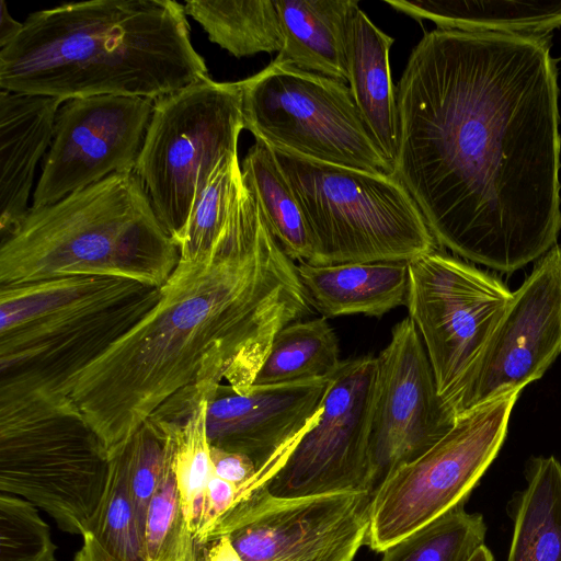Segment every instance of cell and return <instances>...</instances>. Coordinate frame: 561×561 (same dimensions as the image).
Segmentation results:
<instances>
[{"instance_id": "cell-1", "label": "cell", "mask_w": 561, "mask_h": 561, "mask_svg": "<svg viewBox=\"0 0 561 561\" xmlns=\"http://www.w3.org/2000/svg\"><path fill=\"white\" fill-rule=\"evenodd\" d=\"M557 79L543 36L436 28L414 46L393 174L437 244L504 273L557 244Z\"/></svg>"}, {"instance_id": "cell-2", "label": "cell", "mask_w": 561, "mask_h": 561, "mask_svg": "<svg viewBox=\"0 0 561 561\" xmlns=\"http://www.w3.org/2000/svg\"><path fill=\"white\" fill-rule=\"evenodd\" d=\"M310 313L297 264L243 183L208 261L173 273L156 306L61 389L108 458L175 396L243 392L276 334Z\"/></svg>"}, {"instance_id": "cell-3", "label": "cell", "mask_w": 561, "mask_h": 561, "mask_svg": "<svg viewBox=\"0 0 561 561\" xmlns=\"http://www.w3.org/2000/svg\"><path fill=\"white\" fill-rule=\"evenodd\" d=\"M207 76L184 5L172 0H93L36 11L0 48L1 90L61 102L156 101Z\"/></svg>"}, {"instance_id": "cell-4", "label": "cell", "mask_w": 561, "mask_h": 561, "mask_svg": "<svg viewBox=\"0 0 561 561\" xmlns=\"http://www.w3.org/2000/svg\"><path fill=\"white\" fill-rule=\"evenodd\" d=\"M179 261V247L145 185L135 171H127L54 204L30 207L1 239L0 286L95 275L162 288Z\"/></svg>"}, {"instance_id": "cell-5", "label": "cell", "mask_w": 561, "mask_h": 561, "mask_svg": "<svg viewBox=\"0 0 561 561\" xmlns=\"http://www.w3.org/2000/svg\"><path fill=\"white\" fill-rule=\"evenodd\" d=\"M160 297L161 288L112 276L0 286V390L61 392Z\"/></svg>"}, {"instance_id": "cell-6", "label": "cell", "mask_w": 561, "mask_h": 561, "mask_svg": "<svg viewBox=\"0 0 561 561\" xmlns=\"http://www.w3.org/2000/svg\"><path fill=\"white\" fill-rule=\"evenodd\" d=\"M108 455L61 392L0 390V491L82 535L106 488Z\"/></svg>"}, {"instance_id": "cell-7", "label": "cell", "mask_w": 561, "mask_h": 561, "mask_svg": "<svg viewBox=\"0 0 561 561\" xmlns=\"http://www.w3.org/2000/svg\"><path fill=\"white\" fill-rule=\"evenodd\" d=\"M308 226L312 265L411 262L437 250L402 182L274 149Z\"/></svg>"}, {"instance_id": "cell-8", "label": "cell", "mask_w": 561, "mask_h": 561, "mask_svg": "<svg viewBox=\"0 0 561 561\" xmlns=\"http://www.w3.org/2000/svg\"><path fill=\"white\" fill-rule=\"evenodd\" d=\"M244 129L238 82L208 76L154 101L135 172L175 242L219 164Z\"/></svg>"}, {"instance_id": "cell-9", "label": "cell", "mask_w": 561, "mask_h": 561, "mask_svg": "<svg viewBox=\"0 0 561 561\" xmlns=\"http://www.w3.org/2000/svg\"><path fill=\"white\" fill-rule=\"evenodd\" d=\"M244 128L271 148L393 174L346 83L274 59L240 81Z\"/></svg>"}, {"instance_id": "cell-10", "label": "cell", "mask_w": 561, "mask_h": 561, "mask_svg": "<svg viewBox=\"0 0 561 561\" xmlns=\"http://www.w3.org/2000/svg\"><path fill=\"white\" fill-rule=\"evenodd\" d=\"M518 394L496 398L457 416L437 444L375 490L366 539L370 549L382 552L466 504L505 440Z\"/></svg>"}, {"instance_id": "cell-11", "label": "cell", "mask_w": 561, "mask_h": 561, "mask_svg": "<svg viewBox=\"0 0 561 561\" xmlns=\"http://www.w3.org/2000/svg\"><path fill=\"white\" fill-rule=\"evenodd\" d=\"M512 299L501 279L437 250L409 262L408 317L449 408Z\"/></svg>"}, {"instance_id": "cell-12", "label": "cell", "mask_w": 561, "mask_h": 561, "mask_svg": "<svg viewBox=\"0 0 561 561\" xmlns=\"http://www.w3.org/2000/svg\"><path fill=\"white\" fill-rule=\"evenodd\" d=\"M371 501L366 491L280 499L249 483L207 538L228 535L242 561H353Z\"/></svg>"}, {"instance_id": "cell-13", "label": "cell", "mask_w": 561, "mask_h": 561, "mask_svg": "<svg viewBox=\"0 0 561 561\" xmlns=\"http://www.w3.org/2000/svg\"><path fill=\"white\" fill-rule=\"evenodd\" d=\"M377 387V358L342 360L331 377L319 421L264 483L270 494L297 499L348 491L374 493L369 436Z\"/></svg>"}, {"instance_id": "cell-14", "label": "cell", "mask_w": 561, "mask_h": 561, "mask_svg": "<svg viewBox=\"0 0 561 561\" xmlns=\"http://www.w3.org/2000/svg\"><path fill=\"white\" fill-rule=\"evenodd\" d=\"M561 353V245L536 261L450 403L456 416L519 393Z\"/></svg>"}, {"instance_id": "cell-15", "label": "cell", "mask_w": 561, "mask_h": 561, "mask_svg": "<svg viewBox=\"0 0 561 561\" xmlns=\"http://www.w3.org/2000/svg\"><path fill=\"white\" fill-rule=\"evenodd\" d=\"M376 358L369 436L374 492L391 473L437 444L457 419L437 392L424 345L409 317L392 328L389 343Z\"/></svg>"}, {"instance_id": "cell-16", "label": "cell", "mask_w": 561, "mask_h": 561, "mask_svg": "<svg viewBox=\"0 0 561 561\" xmlns=\"http://www.w3.org/2000/svg\"><path fill=\"white\" fill-rule=\"evenodd\" d=\"M154 100L96 95L66 101L33 193L32 208L54 204L111 174L135 171Z\"/></svg>"}, {"instance_id": "cell-17", "label": "cell", "mask_w": 561, "mask_h": 561, "mask_svg": "<svg viewBox=\"0 0 561 561\" xmlns=\"http://www.w3.org/2000/svg\"><path fill=\"white\" fill-rule=\"evenodd\" d=\"M331 378L252 385L243 392L221 383L208 398L210 446L249 456L255 467L279 469L320 419Z\"/></svg>"}, {"instance_id": "cell-18", "label": "cell", "mask_w": 561, "mask_h": 561, "mask_svg": "<svg viewBox=\"0 0 561 561\" xmlns=\"http://www.w3.org/2000/svg\"><path fill=\"white\" fill-rule=\"evenodd\" d=\"M55 98L0 92V233H11L28 211L35 169L50 147Z\"/></svg>"}, {"instance_id": "cell-19", "label": "cell", "mask_w": 561, "mask_h": 561, "mask_svg": "<svg viewBox=\"0 0 561 561\" xmlns=\"http://www.w3.org/2000/svg\"><path fill=\"white\" fill-rule=\"evenodd\" d=\"M310 306L327 319L363 314L380 318L405 306L409 262H369L335 265L297 263Z\"/></svg>"}, {"instance_id": "cell-20", "label": "cell", "mask_w": 561, "mask_h": 561, "mask_svg": "<svg viewBox=\"0 0 561 561\" xmlns=\"http://www.w3.org/2000/svg\"><path fill=\"white\" fill-rule=\"evenodd\" d=\"M393 42L369 20L356 1L350 12L346 30L350 90L392 167L399 142L398 105L389 61Z\"/></svg>"}, {"instance_id": "cell-21", "label": "cell", "mask_w": 561, "mask_h": 561, "mask_svg": "<svg viewBox=\"0 0 561 561\" xmlns=\"http://www.w3.org/2000/svg\"><path fill=\"white\" fill-rule=\"evenodd\" d=\"M355 0H274L283 47L276 60L348 82L346 30Z\"/></svg>"}, {"instance_id": "cell-22", "label": "cell", "mask_w": 561, "mask_h": 561, "mask_svg": "<svg viewBox=\"0 0 561 561\" xmlns=\"http://www.w3.org/2000/svg\"><path fill=\"white\" fill-rule=\"evenodd\" d=\"M416 21L440 30L547 37L561 26V1L383 0Z\"/></svg>"}, {"instance_id": "cell-23", "label": "cell", "mask_w": 561, "mask_h": 561, "mask_svg": "<svg viewBox=\"0 0 561 561\" xmlns=\"http://www.w3.org/2000/svg\"><path fill=\"white\" fill-rule=\"evenodd\" d=\"M527 485L513 505V536L507 561H561V463L537 457Z\"/></svg>"}, {"instance_id": "cell-24", "label": "cell", "mask_w": 561, "mask_h": 561, "mask_svg": "<svg viewBox=\"0 0 561 561\" xmlns=\"http://www.w3.org/2000/svg\"><path fill=\"white\" fill-rule=\"evenodd\" d=\"M82 537L75 561H147L145 529L129 493L122 449L110 458L105 491Z\"/></svg>"}, {"instance_id": "cell-25", "label": "cell", "mask_w": 561, "mask_h": 561, "mask_svg": "<svg viewBox=\"0 0 561 561\" xmlns=\"http://www.w3.org/2000/svg\"><path fill=\"white\" fill-rule=\"evenodd\" d=\"M240 165L243 183L254 195L270 231L284 252L294 262H309L312 256L310 232L274 150L255 139Z\"/></svg>"}, {"instance_id": "cell-26", "label": "cell", "mask_w": 561, "mask_h": 561, "mask_svg": "<svg viewBox=\"0 0 561 561\" xmlns=\"http://www.w3.org/2000/svg\"><path fill=\"white\" fill-rule=\"evenodd\" d=\"M208 38L234 57L280 51L283 31L274 0H191L184 4Z\"/></svg>"}, {"instance_id": "cell-27", "label": "cell", "mask_w": 561, "mask_h": 561, "mask_svg": "<svg viewBox=\"0 0 561 561\" xmlns=\"http://www.w3.org/2000/svg\"><path fill=\"white\" fill-rule=\"evenodd\" d=\"M341 363L339 339L328 319H300L276 334L253 385L331 378Z\"/></svg>"}, {"instance_id": "cell-28", "label": "cell", "mask_w": 561, "mask_h": 561, "mask_svg": "<svg viewBox=\"0 0 561 561\" xmlns=\"http://www.w3.org/2000/svg\"><path fill=\"white\" fill-rule=\"evenodd\" d=\"M243 183L238 152L226 156L211 173L178 240L180 261L174 273L184 274L205 264L222 232Z\"/></svg>"}, {"instance_id": "cell-29", "label": "cell", "mask_w": 561, "mask_h": 561, "mask_svg": "<svg viewBox=\"0 0 561 561\" xmlns=\"http://www.w3.org/2000/svg\"><path fill=\"white\" fill-rule=\"evenodd\" d=\"M208 398L202 396L183 415L164 419L174 423L173 468L185 520L195 540L202 526L207 486L214 476L206 430Z\"/></svg>"}, {"instance_id": "cell-30", "label": "cell", "mask_w": 561, "mask_h": 561, "mask_svg": "<svg viewBox=\"0 0 561 561\" xmlns=\"http://www.w3.org/2000/svg\"><path fill=\"white\" fill-rule=\"evenodd\" d=\"M485 535L482 514L461 504L389 546L381 561H468Z\"/></svg>"}, {"instance_id": "cell-31", "label": "cell", "mask_w": 561, "mask_h": 561, "mask_svg": "<svg viewBox=\"0 0 561 561\" xmlns=\"http://www.w3.org/2000/svg\"><path fill=\"white\" fill-rule=\"evenodd\" d=\"M173 460L174 438L162 479L146 516L147 561H195L196 541L182 510Z\"/></svg>"}, {"instance_id": "cell-32", "label": "cell", "mask_w": 561, "mask_h": 561, "mask_svg": "<svg viewBox=\"0 0 561 561\" xmlns=\"http://www.w3.org/2000/svg\"><path fill=\"white\" fill-rule=\"evenodd\" d=\"M174 438L171 421L149 417L121 448L126 458L129 493L141 526L160 484Z\"/></svg>"}, {"instance_id": "cell-33", "label": "cell", "mask_w": 561, "mask_h": 561, "mask_svg": "<svg viewBox=\"0 0 561 561\" xmlns=\"http://www.w3.org/2000/svg\"><path fill=\"white\" fill-rule=\"evenodd\" d=\"M49 526L36 506L16 495H0V561H57Z\"/></svg>"}, {"instance_id": "cell-34", "label": "cell", "mask_w": 561, "mask_h": 561, "mask_svg": "<svg viewBox=\"0 0 561 561\" xmlns=\"http://www.w3.org/2000/svg\"><path fill=\"white\" fill-rule=\"evenodd\" d=\"M239 492V486L213 476L206 492L202 526L196 543L204 541L218 520L231 508Z\"/></svg>"}, {"instance_id": "cell-35", "label": "cell", "mask_w": 561, "mask_h": 561, "mask_svg": "<svg viewBox=\"0 0 561 561\" xmlns=\"http://www.w3.org/2000/svg\"><path fill=\"white\" fill-rule=\"evenodd\" d=\"M210 460L214 476L238 486L252 480L257 471L253 460L242 453L210 446Z\"/></svg>"}, {"instance_id": "cell-36", "label": "cell", "mask_w": 561, "mask_h": 561, "mask_svg": "<svg viewBox=\"0 0 561 561\" xmlns=\"http://www.w3.org/2000/svg\"><path fill=\"white\" fill-rule=\"evenodd\" d=\"M195 561H242L228 535H217L196 543Z\"/></svg>"}, {"instance_id": "cell-37", "label": "cell", "mask_w": 561, "mask_h": 561, "mask_svg": "<svg viewBox=\"0 0 561 561\" xmlns=\"http://www.w3.org/2000/svg\"><path fill=\"white\" fill-rule=\"evenodd\" d=\"M0 12V48H2L21 32L23 23L10 15L4 1H1Z\"/></svg>"}, {"instance_id": "cell-38", "label": "cell", "mask_w": 561, "mask_h": 561, "mask_svg": "<svg viewBox=\"0 0 561 561\" xmlns=\"http://www.w3.org/2000/svg\"><path fill=\"white\" fill-rule=\"evenodd\" d=\"M468 561H494V557L491 550L485 545H482L474 551Z\"/></svg>"}]
</instances>
